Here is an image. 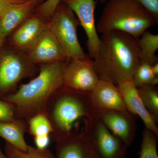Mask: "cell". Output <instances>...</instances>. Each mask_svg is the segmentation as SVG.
<instances>
[{"label": "cell", "mask_w": 158, "mask_h": 158, "mask_svg": "<svg viewBox=\"0 0 158 158\" xmlns=\"http://www.w3.org/2000/svg\"><path fill=\"white\" fill-rule=\"evenodd\" d=\"M76 15L85 30L87 37L88 56L94 59L97 55L100 45V37L97 31L94 11L97 2L95 0H62Z\"/></svg>", "instance_id": "10"}, {"label": "cell", "mask_w": 158, "mask_h": 158, "mask_svg": "<svg viewBox=\"0 0 158 158\" xmlns=\"http://www.w3.org/2000/svg\"><path fill=\"white\" fill-rule=\"evenodd\" d=\"M48 27V21L34 12L12 32L9 42L14 48L27 52Z\"/></svg>", "instance_id": "12"}, {"label": "cell", "mask_w": 158, "mask_h": 158, "mask_svg": "<svg viewBox=\"0 0 158 158\" xmlns=\"http://www.w3.org/2000/svg\"><path fill=\"white\" fill-rule=\"evenodd\" d=\"M149 13L156 23L158 22V0H137Z\"/></svg>", "instance_id": "26"}, {"label": "cell", "mask_w": 158, "mask_h": 158, "mask_svg": "<svg viewBox=\"0 0 158 158\" xmlns=\"http://www.w3.org/2000/svg\"><path fill=\"white\" fill-rule=\"evenodd\" d=\"M16 118L13 106L8 102L0 100V122L11 121Z\"/></svg>", "instance_id": "25"}, {"label": "cell", "mask_w": 158, "mask_h": 158, "mask_svg": "<svg viewBox=\"0 0 158 158\" xmlns=\"http://www.w3.org/2000/svg\"><path fill=\"white\" fill-rule=\"evenodd\" d=\"M37 3L27 2L12 8L0 19V34L6 38L34 12Z\"/></svg>", "instance_id": "16"}, {"label": "cell", "mask_w": 158, "mask_h": 158, "mask_svg": "<svg viewBox=\"0 0 158 158\" xmlns=\"http://www.w3.org/2000/svg\"><path fill=\"white\" fill-rule=\"evenodd\" d=\"M138 39L141 61L151 65L158 62L156 53L158 49V35L152 34L147 31Z\"/></svg>", "instance_id": "18"}, {"label": "cell", "mask_w": 158, "mask_h": 158, "mask_svg": "<svg viewBox=\"0 0 158 158\" xmlns=\"http://www.w3.org/2000/svg\"><path fill=\"white\" fill-rule=\"evenodd\" d=\"M28 130L34 137L51 135L53 132L50 121L45 113L36 114L27 120Z\"/></svg>", "instance_id": "21"}, {"label": "cell", "mask_w": 158, "mask_h": 158, "mask_svg": "<svg viewBox=\"0 0 158 158\" xmlns=\"http://www.w3.org/2000/svg\"><path fill=\"white\" fill-rule=\"evenodd\" d=\"M49 27L56 37L68 59H85L86 55L79 42L77 18L65 3L61 2L48 20Z\"/></svg>", "instance_id": "5"}, {"label": "cell", "mask_w": 158, "mask_h": 158, "mask_svg": "<svg viewBox=\"0 0 158 158\" xmlns=\"http://www.w3.org/2000/svg\"><path fill=\"white\" fill-rule=\"evenodd\" d=\"M116 86L128 111L135 116H139L144 123L145 128L152 131L158 136L156 123L144 107L132 79L119 83Z\"/></svg>", "instance_id": "14"}, {"label": "cell", "mask_w": 158, "mask_h": 158, "mask_svg": "<svg viewBox=\"0 0 158 158\" xmlns=\"http://www.w3.org/2000/svg\"><path fill=\"white\" fill-rule=\"evenodd\" d=\"M99 80L93 60L89 57L67 61L63 73V86L77 91L90 92Z\"/></svg>", "instance_id": "8"}, {"label": "cell", "mask_w": 158, "mask_h": 158, "mask_svg": "<svg viewBox=\"0 0 158 158\" xmlns=\"http://www.w3.org/2000/svg\"><path fill=\"white\" fill-rule=\"evenodd\" d=\"M96 25L98 33L124 32L138 39L156 23L137 0H108Z\"/></svg>", "instance_id": "4"}, {"label": "cell", "mask_w": 158, "mask_h": 158, "mask_svg": "<svg viewBox=\"0 0 158 158\" xmlns=\"http://www.w3.org/2000/svg\"><path fill=\"white\" fill-rule=\"evenodd\" d=\"M96 115L104 124L129 147L137 133L135 116L129 111L96 109Z\"/></svg>", "instance_id": "9"}, {"label": "cell", "mask_w": 158, "mask_h": 158, "mask_svg": "<svg viewBox=\"0 0 158 158\" xmlns=\"http://www.w3.org/2000/svg\"><path fill=\"white\" fill-rule=\"evenodd\" d=\"M5 40H6V38L3 37L0 34V49L1 48L4 42H5Z\"/></svg>", "instance_id": "31"}, {"label": "cell", "mask_w": 158, "mask_h": 158, "mask_svg": "<svg viewBox=\"0 0 158 158\" xmlns=\"http://www.w3.org/2000/svg\"><path fill=\"white\" fill-rule=\"evenodd\" d=\"M56 158H100L84 131L56 142Z\"/></svg>", "instance_id": "13"}, {"label": "cell", "mask_w": 158, "mask_h": 158, "mask_svg": "<svg viewBox=\"0 0 158 158\" xmlns=\"http://www.w3.org/2000/svg\"><path fill=\"white\" fill-rule=\"evenodd\" d=\"M62 1V0H46L36 7L34 12L48 21Z\"/></svg>", "instance_id": "24"}, {"label": "cell", "mask_w": 158, "mask_h": 158, "mask_svg": "<svg viewBox=\"0 0 158 158\" xmlns=\"http://www.w3.org/2000/svg\"><path fill=\"white\" fill-rule=\"evenodd\" d=\"M96 110L90 92L62 86L51 96L45 108V113L52 127V138L56 142L68 138L73 134L76 123L95 117Z\"/></svg>", "instance_id": "3"}, {"label": "cell", "mask_w": 158, "mask_h": 158, "mask_svg": "<svg viewBox=\"0 0 158 158\" xmlns=\"http://www.w3.org/2000/svg\"><path fill=\"white\" fill-rule=\"evenodd\" d=\"M90 94L96 109L127 110L117 86L110 82L99 80Z\"/></svg>", "instance_id": "15"}, {"label": "cell", "mask_w": 158, "mask_h": 158, "mask_svg": "<svg viewBox=\"0 0 158 158\" xmlns=\"http://www.w3.org/2000/svg\"><path fill=\"white\" fill-rule=\"evenodd\" d=\"M152 69L154 73L157 76H158V62L152 65Z\"/></svg>", "instance_id": "29"}, {"label": "cell", "mask_w": 158, "mask_h": 158, "mask_svg": "<svg viewBox=\"0 0 158 158\" xmlns=\"http://www.w3.org/2000/svg\"><path fill=\"white\" fill-rule=\"evenodd\" d=\"M67 61L41 64L36 77L5 97V101L14 107L16 118L27 121L36 114L45 113L51 96L63 86Z\"/></svg>", "instance_id": "2"}, {"label": "cell", "mask_w": 158, "mask_h": 158, "mask_svg": "<svg viewBox=\"0 0 158 158\" xmlns=\"http://www.w3.org/2000/svg\"><path fill=\"white\" fill-rule=\"evenodd\" d=\"M93 65L100 80L117 86L132 80L141 62L138 39L124 32L102 34Z\"/></svg>", "instance_id": "1"}, {"label": "cell", "mask_w": 158, "mask_h": 158, "mask_svg": "<svg viewBox=\"0 0 158 158\" xmlns=\"http://www.w3.org/2000/svg\"><path fill=\"white\" fill-rule=\"evenodd\" d=\"M13 48L0 54V94L10 92L22 79L33 75L35 64L25 53Z\"/></svg>", "instance_id": "6"}, {"label": "cell", "mask_w": 158, "mask_h": 158, "mask_svg": "<svg viewBox=\"0 0 158 158\" xmlns=\"http://www.w3.org/2000/svg\"><path fill=\"white\" fill-rule=\"evenodd\" d=\"M27 55L34 64L65 62L69 60L65 51L49 26Z\"/></svg>", "instance_id": "11"}, {"label": "cell", "mask_w": 158, "mask_h": 158, "mask_svg": "<svg viewBox=\"0 0 158 158\" xmlns=\"http://www.w3.org/2000/svg\"><path fill=\"white\" fill-rule=\"evenodd\" d=\"M0 158H9L8 156L5 155L4 153L2 151V149L0 148Z\"/></svg>", "instance_id": "32"}, {"label": "cell", "mask_w": 158, "mask_h": 158, "mask_svg": "<svg viewBox=\"0 0 158 158\" xmlns=\"http://www.w3.org/2000/svg\"><path fill=\"white\" fill-rule=\"evenodd\" d=\"M5 150L9 158H56L48 148L38 149L29 145L26 151H22L6 143Z\"/></svg>", "instance_id": "22"}, {"label": "cell", "mask_w": 158, "mask_h": 158, "mask_svg": "<svg viewBox=\"0 0 158 158\" xmlns=\"http://www.w3.org/2000/svg\"><path fill=\"white\" fill-rule=\"evenodd\" d=\"M158 137L155 133L144 129L142 133L141 150L139 158H158Z\"/></svg>", "instance_id": "23"}, {"label": "cell", "mask_w": 158, "mask_h": 158, "mask_svg": "<svg viewBox=\"0 0 158 158\" xmlns=\"http://www.w3.org/2000/svg\"><path fill=\"white\" fill-rule=\"evenodd\" d=\"M137 88L144 107L155 121L158 123V88L156 86L146 85Z\"/></svg>", "instance_id": "19"}, {"label": "cell", "mask_w": 158, "mask_h": 158, "mask_svg": "<svg viewBox=\"0 0 158 158\" xmlns=\"http://www.w3.org/2000/svg\"><path fill=\"white\" fill-rule=\"evenodd\" d=\"M132 81L136 88L158 84V76H156L152 69V65L148 62L141 61L136 69Z\"/></svg>", "instance_id": "20"}, {"label": "cell", "mask_w": 158, "mask_h": 158, "mask_svg": "<svg viewBox=\"0 0 158 158\" xmlns=\"http://www.w3.org/2000/svg\"><path fill=\"white\" fill-rule=\"evenodd\" d=\"M35 147L38 149H47L50 142L49 135L36 136L34 137Z\"/></svg>", "instance_id": "28"}, {"label": "cell", "mask_w": 158, "mask_h": 158, "mask_svg": "<svg viewBox=\"0 0 158 158\" xmlns=\"http://www.w3.org/2000/svg\"><path fill=\"white\" fill-rule=\"evenodd\" d=\"M29 1L26 0H0V19L10 9Z\"/></svg>", "instance_id": "27"}, {"label": "cell", "mask_w": 158, "mask_h": 158, "mask_svg": "<svg viewBox=\"0 0 158 158\" xmlns=\"http://www.w3.org/2000/svg\"><path fill=\"white\" fill-rule=\"evenodd\" d=\"M99 1L102 4H104V3H106L107 2L108 0H99Z\"/></svg>", "instance_id": "33"}, {"label": "cell", "mask_w": 158, "mask_h": 158, "mask_svg": "<svg viewBox=\"0 0 158 158\" xmlns=\"http://www.w3.org/2000/svg\"><path fill=\"white\" fill-rule=\"evenodd\" d=\"M84 131L100 158H126L127 147L97 116L86 120Z\"/></svg>", "instance_id": "7"}, {"label": "cell", "mask_w": 158, "mask_h": 158, "mask_svg": "<svg viewBox=\"0 0 158 158\" xmlns=\"http://www.w3.org/2000/svg\"><path fill=\"white\" fill-rule=\"evenodd\" d=\"M26 1L34 2L37 3L38 5H40V4L43 2V0H26Z\"/></svg>", "instance_id": "30"}, {"label": "cell", "mask_w": 158, "mask_h": 158, "mask_svg": "<svg viewBox=\"0 0 158 158\" xmlns=\"http://www.w3.org/2000/svg\"><path fill=\"white\" fill-rule=\"evenodd\" d=\"M28 130L26 120L16 118L14 120L0 122V137L6 143L20 150L26 151L28 144L25 139V134Z\"/></svg>", "instance_id": "17"}]
</instances>
